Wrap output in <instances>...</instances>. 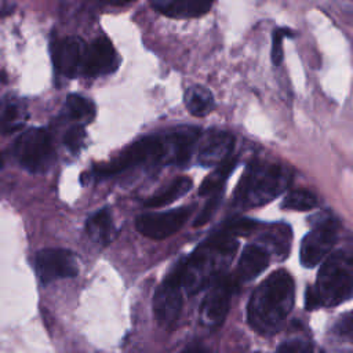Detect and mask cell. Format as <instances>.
Returning <instances> with one entry per match:
<instances>
[{
    "instance_id": "6da1fadb",
    "label": "cell",
    "mask_w": 353,
    "mask_h": 353,
    "mask_svg": "<svg viewBox=\"0 0 353 353\" xmlns=\"http://www.w3.org/2000/svg\"><path fill=\"white\" fill-rule=\"evenodd\" d=\"M294 298L295 285L291 274L284 269L274 270L254 290L250 298L248 324L259 335L277 334L294 306Z\"/></svg>"
},
{
    "instance_id": "7a4b0ae2",
    "label": "cell",
    "mask_w": 353,
    "mask_h": 353,
    "mask_svg": "<svg viewBox=\"0 0 353 353\" xmlns=\"http://www.w3.org/2000/svg\"><path fill=\"white\" fill-rule=\"evenodd\" d=\"M237 247L236 237L221 229L203 241L189 258L183 259L182 284L185 290L196 294L207 288L226 272Z\"/></svg>"
},
{
    "instance_id": "3957f363",
    "label": "cell",
    "mask_w": 353,
    "mask_h": 353,
    "mask_svg": "<svg viewBox=\"0 0 353 353\" xmlns=\"http://www.w3.org/2000/svg\"><path fill=\"white\" fill-rule=\"evenodd\" d=\"M307 310L334 307L353 298V254L336 251L328 254L320 266L314 285L305 295Z\"/></svg>"
},
{
    "instance_id": "277c9868",
    "label": "cell",
    "mask_w": 353,
    "mask_h": 353,
    "mask_svg": "<svg viewBox=\"0 0 353 353\" xmlns=\"http://www.w3.org/2000/svg\"><path fill=\"white\" fill-rule=\"evenodd\" d=\"M292 172L280 164L254 161L243 172L234 194L233 204L239 208L262 207L280 196L291 183Z\"/></svg>"
},
{
    "instance_id": "5b68a950",
    "label": "cell",
    "mask_w": 353,
    "mask_h": 353,
    "mask_svg": "<svg viewBox=\"0 0 353 353\" xmlns=\"http://www.w3.org/2000/svg\"><path fill=\"white\" fill-rule=\"evenodd\" d=\"M167 161L165 137H145L127 146L117 157L94 168L95 178L112 176L145 163Z\"/></svg>"
},
{
    "instance_id": "8992f818",
    "label": "cell",
    "mask_w": 353,
    "mask_h": 353,
    "mask_svg": "<svg viewBox=\"0 0 353 353\" xmlns=\"http://www.w3.org/2000/svg\"><path fill=\"white\" fill-rule=\"evenodd\" d=\"M182 270L183 259L179 261L165 276L153 296V312L161 327H172L182 309Z\"/></svg>"
},
{
    "instance_id": "52a82bcc",
    "label": "cell",
    "mask_w": 353,
    "mask_h": 353,
    "mask_svg": "<svg viewBox=\"0 0 353 353\" xmlns=\"http://www.w3.org/2000/svg\"><path fill=\"white\" fill-rule=\"evenodd\" d=\"M51 153L52 141L46 128H29L14 143V154L18 163L30 172L43 171L51 159Z\"/></svg>"
},
{
    "instance_id": "ba28073f",
    "label": "cell",
    "mask_w": 353,
    "mask_h": 353,
    "mask_svg": "<svg viewBox=\"0 0 353 353\" xmlns=\"http://www.w3.org/2000/svg\"><path fill=\"white\" fill-rule=\"evenodd\" d=\"M336 221L323 215L313 225V229L302 239L299 259L302 266L314 268L330 254L336 240Z\"/></svg>"
},
{
    "instance_id": "9c48e42d",
    "label": "cell",
    "mask_w": 353,
    "mask_h": 353,
    "mask_svg": "<svg viewBox=\"0 0 353 353\" xmlns=\"http://www.w3.org/2000/svg\"><path fill=\"white\" fill-rule=\"evenodd\" d=\"M193 207H179L164 212H146L137 218V230L152 240H163L175 234L188 221Z\"/></svg>"
},
{
    "instance_id": "30bf717a",
    "label": "cell",
    "mask_w": 353,
    "mask_h": 353,
    "mask_svg": "<svg viewBox=\"0 0 353 353\" xmlns=\"http://www.w3.org/2000/svg\"><path fill=\"white\" fill-rule=\"evenodd\" d=\"M236 283L233 277L226 273L216 277L207 288L205 298L200 306V317L205 325H221L228 314L230 306V298L234 291Z\"/></svg>"
},
{
    "instance_id": "8fae6325",
    "label": "cell",
    "mask_w": 353,
    "mask_h": 353,
    "mask_svg": "<svg viewBox=\"0 0 353 353\" xmlns=\"http://www.w3.org/2000/svg\"><path fill=\"white\" fill-rule=\"evenodd\" d=\"M34 266L40 281L44 284L74 277L79 272L74 255L65 248H44L39 251Z\"/></svg>"
},
{
    "instance_id": "7c38bea8",
    "label": "cell",
    "mask_w": 353,
    "mask_h": 353,
    "mask_svg": "<svg viewBox=\"0 0 353 353\" xmlns=\"http://www.w3.org/2000/svg\"><path fill=\"white\" fill-rule=\"evenodd\" d=\"M85 47L79 37H65L55 40L51 46V55L55 70L65 76L73 77L83 68Z\"/></svg>"
},
{
    "instance_id": "4fadbf2b",
    "label": "cell",
    "mask_w": 353,
    "mask_h": 353,
    "mask_svg": "<svg viewBox=\"0 0 353 353\" xmlns=\"http://www.w3.org/2000/svg\"><path fill=\"white\" fill-rule=\"evenodd\" d=\"M234 137L228 131L210 130L204 134L197 149V163L201 167H214L230 157Z\"/></svg>"
},
{
    "instance_id": "5bb4252c",
    "label": "cell",
    "mask_w": 353,
    "mask_h": 353,
    "mask_svg": "<svg viewBox=\"0 0 353 353\" xmlns=\"http://www.w3.org/2000/svg\"><path fill=\"white\" fill-rule=\"evenodd\" d=\"M119 59L116 50L106 37L95 39L85 47L81 70L87 76H101L112 73L117 68Z\"/></svg>"
},
{
    "instance_id": "9a60e30c",
    "label": "cell",
    "mask_w": 353,
    "mask_h": 353,
    "mask_svg": "<svg viewBox=\"0 0 353 353\" xmlns=\"http://www.w3.org/2000/svg\"><path fill=\"white\" fill-rule=\"evenodd\" d=\"M200 139V130L190 125H181L165 135L167 161L176 165H186L192 157L194 145Z\"/></svg>"
},
{
    "instance_id": "2e32d148",
    "label": "cell",
    "mask_w": 353,
    "mask_h": 353,
    "mask_svg": "<svg viewBox=\"0 0 353 353\" xmlns=\"http://www.w3.org/2000/svg\"><path fill=\"white\" fill-rule=\"evenodd\" d=\"M270 256L272 255L269 251L259 243L248 244L240 255L236 274L233 276L236 285L254 280L256 276H259L268 268Z\"/></svg>"
},
{
    "instance_id": "e0dca14e",
    "label": "cell",
    "mask_w": 353,
    "mask_h": 353,
    "mask_svg": "<svg viewBox=\"0 0 353 353\" xmlns=\"http://www.w3.org/2000/svg\"><path fill=\"white\" fill-rule=\"evenodd\" d=\"M150 3L171 18H197L210 11L214 0H150Z\"/></svg>"
},
{
    "instance_id": "ac0fdd59",
    "label": "cell",
    "mask_w": 353,
    "mask_h": 353,
    "mask_svg": "<svg viewBox=\"0 0 353 353\" xmlns=\"http://www.w3.org/2000/svg\"><path fill=\"white\" fill-rule=\"evenodd\" d=\"M29 113L21 99L6 97L0 99V131L3 134H12L25 125Z\"/></svg>"
},
{
    "instance_id": "d6986e66",
    "label": "cell",
    "mask_w": 353,
    "mask_h": 353,
    "mask_svg": "<svg viewBox=\"0 0 353 353\" xmlns=\"http://www.w3.org/2000/svg\"><path fill=\"white\" fill-rule=\"evenodd\" d=\"M292 232L285 223H272L259 237V244L263 245L270 255H276L279 259L285 258L291 248Z\"/></svg>"
},
{
    "instance_id": "ffe728a7",
    "label": "cell",
    "mask_w": 353,
    "mask_h": 353,
    "mask_svg": "<svg viewBox=\"0 0 353 353\" xmlns=\"http://www.w3.org/2000/svg\"><path fill=\"white\" fill-rule=\"evenodd\" d=\"M183 101L189 113L196 117L207 116L214 108V97L211 91L201 84L190 85L185 92Z\"/></svg>"
},
{
    "instance_id": "44dd1931",
    "label": "cell",
    "mask_w": 353,
    "mask_h": 353,
    "mask_svg": "<svg viewBox=\"0 0 353 353\" xmlns=\"http://www.w3.org/2000/svg\"><path fill=\"white\" fill-rule=\"evenodd\" d=\"M192 179L188 176H178L175 178L165 189L154 193L145 201V207L148 208H159L164 207L179 197L185 196L192 189Z\"/></svg>"
},
{
    "instance_id": "7402d4cb",
    "label": "cell",
    "mask_w": 353,
    "mask_h": 353,
    "mask_svg": "<svg viewBox=\"0 0 353 353\" xmlns=\"http://www.w3.org/2000/svg\"><path fill=\"white\" fill-rule=\"evenodd\" d=\"M87 234L101 244H108L113 234V221L112 215L106 208L94 212L85 222Z\"/></svg>"
},
{
    "instance_id": "603a6c76",
    "label": "cell",
    "mask_w": 353,
    "mask_h": 353,
    "mask_svg": "<svg viewBox=\"0 0 353 353\" xmlns=\"http://www.w3.org/2000/svg\"><path fill=\"white\" fill-rule=\"evenodd\" d=\"M236 164H237V160L234 157H228L221 164H218L216 168L211 174H208V176L201 182L199 188V194L205 196L222 189L225 181L233 172Z\"/></svg>"
},
{
    "instance_id": "cb8c5ba5",
    "label": "cell",
    "mask_w": 353,
    "mask_h": 353,
    "mask_svg": "<svg viewBox=\"0 0 353 353\" xmlns=\"http://www.w3.org/2000/svg\"><path fill=\"white\" fill-rule=\"evenodd\" d=\"M65 106L68 114L76 121L90 123L95 116V105L90 99L77 94L69 95Z\"/></svg>"
},
{
    "instance_id": "d4e9b609",
    "label": "cell",
    "mask_w": 353,
    "mask_h": 353,
    "mask_svg": "<svg viewBox=\"0 0 353 353\" xmlns=\"http://www.w3.org/2000/svg\"><path fill=\"white\" fill-rule=\"evenodd\" d=\"M317 205V197L309 190H292L285 194L281 208L294 211H309Z\"/></svg>"
},
{
    "instance_id": "484cf974",
    "label": "cell",
    "mask_w": 353,
    "mask_h": 353,
    "mask_svg": "<svg viewBox=\"0 0 353 353\" xmlns=\"http://www.w3.org/2000/svg\"><path fill=\"white\" fill-rule=\"evenodd\" d=\"M258 228V222L254 219H248V218H233L230 221H228L221 230H223L225 233H229L234 237L241 236V234H247L250 232H252L254 229Z\"/></svg>"
},
{
    "instance_id": "4316f807",
    "label": "cell",
    "mask_w": 353,
    "mask_h": 353,
    "mask_svg": "<svg viewBox=\"0 0 353 353\" xmlns=\"http://www.w3.org/2000/svg\"><path fill=\"white\" fill-rule=\"evenodd\" d=\"M222 197H223V188L211 193V197L208 199V201L205 203V205L203 207V210L200 211V214L196 216L194 219V226L199 228V226H203L204 223H207L211 216L214 215V212L216 211V208L219 207L221 201H222Z\"/></svg>"
},
{
    "instance_id": "83f0119b",
    "label": "cell",
    "mask_w": 353,
    "mask_h": 353,
    "mask_svg": "<svg viewBox=\"0 0 353 353\" xmlns=\"http://www.w3.org/2000/svg\"><path fill=\"white\" fill-rule=\"evenodd\" d=\"M84 141H85V130L83 125L77 124V125H73L70 127L66 134H65V138H63V142H65V146L73 152V153H77L83 145H84Z\"/></svg>"
},
{
    "instance_id": "f1b7e54d",
    "label": "cell",
    "mask_w": 353,
    "mask_h": 353,
    "mask_svg": "<svg viewBox=\"0 0 353 353\" xmlns=\"http://www.w3.org/2000/svg\"><path fill=\"white\" fill-rule=\"evenodd\" d=\"M284 36H292V32L287 28H279L272 36V61L274 65H280L283 61V39Z\"/></svg>"
},
{
    "instance_id": "f546056e",
    "label": "cell",
    "mask_w": 353,
    "mask_h": 353,
    "mask_svg": "<svg viewBox=\"0 0 353 353\" xmlns=\"http://www.w3.org/2000/svg\"><path fill=\"white\" fill-rule=\"evenodd\" d=\"M335 334L353 343V314L345 316L338 325H335Z\"/></svg>"
},
{
    "instance_id": "4dcf8cb0",
    "label": "cell",
    "mask_w": 353,
    "mask_h": 353,
    "mask_svg": "<svg viewBox=\"0 0 353 353\" xmlns=\"http://www.w3.org/2000/svg\"><path fill=\"white\" fill-rule=\"evenodd\" d=\"M313 349V346L302 339H294V341H287L284 343H281L277 350L279 352H288V353H294V352H310Z\"/></svg>"
},
{
    "instance_id": "1f68e13d",
    "label": "cell",
    "mask_w": 353,
    "mask_h": 353,
    "mask_svg": "<svg viewBox=\"0 0 353 353\" xmlns=\"http://www.w3.org/2000/svg\"><path fill=\"white\" fill-rule=\"evenodd\" d=\"M105 4H110V6H125L134 0H101Z\"/></svg>"
},
{
    "instance_id": "d6a6232c",
    "label": "cell",
    "mask_w": 353,
    "mask_h": 353,
    "mask_svg": "<svg viewBox=\"0 0 353 353\" xmlns=\"http://www.w3.org/2000/svg\"><path fill=\"white\" fill-rule=\"evenodd\" d=\"M3 167V159H1V156H0V168Z\"/></svg>"
}]
</instances>
